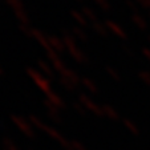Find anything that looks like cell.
<instances>
[{
  "mask_svg": "<svg viewBox=\"0 0 150 150\" xmlns=\"http://www.w3.org/2000/svg\"><path fill=\"white\" fill-rule=\"evenodd\" d=\"M27 73H28L29 77L33 79V81L36 82V85L44 92V93H47L48 91H51V89H49L51 88V82H49V80H47L45 77H42V74L40 73V72H37L36 69H33V68H27Z\"/></svg>",
  "mask_w": 150,
  "mask_h": 150,
  "instance_id": "6da1fadb",
  "label": "cell"
},
{
  "mask_svg": "<svg viewBox=\"0 0 150 150\" xmlns=\"http://www.w3.org/2000/svg\"><path fill=\"white\" fill-rule=\"evenodd\" d=\"M47 39H48V42L49 45H51V48L53 49V51H56L57 53H60V52H62L64 49H65V44H64V41H62V39H59V37L56 36H47Z\"/></svg>",
  "mask_w": 150,
  "mask_h": 150,
  "instance_id": "7a4b0ae2",
  "label": "cell"
},
{
  "mask_svg": "<svg viewBox=\"0 0 150 150\" xmlns=\"http://www.w3.org/2000/svg\"><path fill=\"white\" fill-rule=\"evenodd\" d=\"M32 37H35V39L37 40V41L41 44L42 47H44V49L45 51H49L51 48V45H49V42H48V39H47V36L44 33H42L40 29L37 28H32Z\"/></svg>",
  "mask_w": 150,
  "mask_h": 150,
  "instance_id": "3957f363",
  "label": "cell"
},
{
  "mask_svg": "<svg viewBox=\"0 0 150 150\" xmlns=\"http://www.w3.org/2000/svg\"><path fill=\"white\" fill-rule=\"evenodd\" d=\"M67 48H68L71 56L73 57V59L76 60L77 62H88V59H86V56L82 53V51H80V49L77 48L76 44H74V45H69V47H67Z\"/></svg>",
  "mask_w": 150,
  "mask_h": 150,
  "instance_id": "277c9868",
  "label": "cell"
},
{
  "mask_svg": "<svg viewBox=\"0 0 150 150\" xmlns=\"http://www.w3.org/2000/svg\"><path fill=\"white\" fill-rule=\"evenodd\" d=\"M60 74H61L62 77H65V79L72 80V81L76 82V84H80V82H81V79L79 77V74H77L74 71L69 69V68H65L64 71H61V72H60Z\"/></svg>",
  "mask_w": 150,
  "mask_h": 150,
  "instance_id": "5b68a950",
  "label": "cell"
},
{
  "mask_svg": "<svg viewBox=\"0 0 150 150\" xmlns=\"http://www.w3.org/2000/svg\"><path fill=\"white\" fill-rule=\"evenodd\" d=\"M45 94H47V97H48V100H49V101H51L53 105H56V106H64V102H62V100L60 98V97L57 96L54 92L48 91Z\"/></svg>",
  "mask_w": 150,
  "mask_h": 150,
  "instance_id": "8992f818",
  "label": "cell"
},
{
  "mask_svg": "<svg viewBox=\"0 0 150 150\" xmlns=\"http://www.w3.org/2000/svg\"><path fill=\"white\" fill-rule=\"evenodd\" d=\"M37 67L40 68V71H41L42 73L47 74L48 77H52V76H53V72H52L51 67H49L45 61H42V60H37Z\"/></svg>",
  "mask_w": 150,
  "mask_h": 150,
  "instance_id": "52a82bcc",
  "label": "cell"
},
{
  "mask_svg": "<svg viewBox=\"0 0 150 150\" xmlns=\"http://www.w3.org/2000/svg\"><path fill=\"white\" fill-rule=\"evenodd\" d=\"M59 81H60V84H61L65 89H68V91H74V89H76V86H77L76 82H73L72 80L65 79V77H62V76H60Z\"/></svg>",
  "mask_w": 150,
  "mask_h": 150,
  "instance_id": "ba28073f",
  "label": "cell"
},
{
  "mask_svg": "<svg viewBox=\"0 0 150 150\" xmlns=\"http://www.w3.org/2000/svg\"><path fill=\"white\" fill-rule=\"evenodd\" d=\"M15 15H16V17L19 19L20 24H25V25H28V24H29L28 15L25 13V11H24V9H16V11H15Z\"/></svg>",
  "mask_w": 150,
  "mask_h": 150,
  "instance_id": "9c48e42d",
  "label": "cell"
},
{
  "mask_svg": "<svg viewBox=\"0 0 150 150\" xmlns=\"http://www.w3.org/2000/svg\"><path fill=\"white\" fill-rule=\"evenodd\" d=\"M71 15L72 17H73L74 20H76L79 24H81V25H86L88 24V21H86V19H85V16L81 13V11H71Z\"/></svg>",
  "mask_w": 150,
  "mask_h": 150,
  "instance_id": "30bf717a",
  "label": "cell"
},
{
  "mask_svg": "<svg viewBox=\"0 0 150 150\" xmlns=\"http://www.w3.org/2000/svg\"><path fill=\"white\" fill-rule=\"evenodd\" d=\"M81 82H82V85H84V86L88 89L89 92H92V93H96V92H97L96 85H94L93 81H92V80H89L88 77H81Z\"/></svg>",
  "mask_w": 150,
  "mask_h": 150,
  "instance_id": "8fae6325",
  "label": "cell"
},
{
  "mask_svg": "<svg viewBox=\"0 0 150 150\" xmlns=\"http://www.w3.org/2000/svg\"><path fill=\"white\" fill-rule=\"evenodd\" d=\"M81 13L84 15L85 17H88V19H91L92 21H96V15H94V12H93V9L91 8V7H86V6H84V7H81Z\"/></svg>",
  "mask_w": 150,
  "mask_h": 150,
  "instance_id": "7c38bea8",
  "label": "cell"
},
{
  "mask_svg": "<svg viewBox=\"0 0 150 150\" xmlns=\"http://www.w3.org/2000/svg\"><path fill=\"white\" fill-rule=\"evenodd\" d=\"M72 33L74 35V36H77L79 39H81L82 41H86L88 40V36H86V33H85L84 31H82L80 27H72Z\"/></svg>",
  "mask_w": 150,
  "mask_h": 150,
  "instance_id": "4fadbf2b",
  "label": "cell"
},
{
  "mask_svg": "<svg viewBox=\"0 0 150 150\" xmlns=\"http://www.w3.org/2000/svg\"><path fill=\"white\" fill-rule=\"evenodd\" d=\"M79 100H80V101H81L84 105H86L88 108H91V109H94V110H97V108L93 105V102H92L91 100H89V97H88V96H85L84 93L79 94Z\"/></svg>",
  "mask_w": 150,
  "mask_h": 150,
  "instance_id": "5bb4252c",
  "label": "cell"
},
{
  "mask_svg": "<svg viewBox=\"0 0 150 150\" xmlns=\"http://www.w3.org/2000/svg\"><path fill=\"white\" fill-rule=\"evenodd\" d=\"M6 3L8 6H11L13 8V11L16 9H23V3H21V0H6Z\"/></svg>",
  "mask_w": 150,
  "mask_h": 150,
  "instance_id": "9a60e30c",
  "label": "cell"
},
{
  "mask_svg": "<svg viewBox=\"0 0 150 150\" xmlns=\"http://www.w3.org/2000/svg\"><path fill=\"white\" fill-rule=\"evenodd\" d=\"M52 65H53V68L56 69L57 72H61V71H64V69L67 68V67L62 64V61H60V59L53 60V61H52Z\"/></svg>",
  "mask_w": 150,
  "mask_h": 150,
  "instance_id": "2e32d148",
  "label": "cell"
},
{
  "mask_svg": "<svg viewBox=\"0 0 150 150\" xmlns=\"http://www.w3.org/2000/svg\"><path fill=\"white\" fill-rule=\"evenodd\" d=\"M93 29H96L98 33L105 35V27H104V24L98 23V21H94V23H93Z\"/></svg>",
  "mask_w": 150,
  "mask_h": 150,
  "instance_id": "e0dca14e",
  "label": "cell"
},
{
  "mask_svg": "<svg viewBox=\"0 0 150 150\" xmlns=\"http://www.w3.org/2000/svg\"><path fill=\"white\" fill-rule=\"evenodd\" d=\"M19 29H21V31H23L27 36H31L32 37V28H29L28 25H25V24H19Z\"/></svg>",
  "mask_w": 150,
  "mask_h": 150,
  "instance_id": "ac0fdd59",
  "label": "cell"
},
{
  "mask_svg": "<svg viewBox=\"0 0 150 150\" xmlns=\"http://www.w3.org/2000/svg\"><path fill=\"white\" fill-rule=\"evenodd\" d=\"M94 1H96V3L98 4V6H101L104 9H108V8H109L108 1H106V0H94Z\"/></svg>",
  "mask_w": 150,
  "mask_h": 150,
  "instance_id": "d6986e66",
  "label": "cell"
},
{
  "mask_svg": "<svg viewBox=\"0 0 150 150\" xmlns=\"http://www.w3.org/2000/svg\"><path fill=\"white\" fill-rule=\"evenodd\" d=\"M106 24H108V25H109V28H110V29H113L114 32H117V33H121V31H120V28L116 25V24H113V23H112V21H106Z\"/></svg>",
  "mask_w": 150,
  "mask_h": 150,
  "instance_id": "ffe728a7",
  "label": "cell"
},
{
  "mask_svg": "<svg viewBox=\"0 0 150 150\" xmlns=\"http://www.w3.org/2000/svg\"><path fill=\"white\" fill-rule=\"evenodd\" d=\"M74 108H76L77 110H80V112H84L82 110V108H81V104H79V102H74Z\"/></svg>",
  "mask_w": 150,
  "mask_h": 150,
  "instance_id": "44dd1931",
  "label": "cell"
},
{
  "mask_svg": "<svg viewBox=\"0 0 150 150\" xmlns=\"http://www.w3.org/2000/svg\"><path fill=\"white\" fill-rule=\"evenodd\" d=\"M0 73H3V69H1V68H0Z\"/></svg>",
  "mask_w": 150,
  "mask_h": 150,
  "instance_id": "7402d4cb",
  "label": "cell"
}]
</instances>
